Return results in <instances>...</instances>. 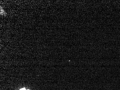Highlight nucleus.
<instances>
[{
  "label": "nucleus",
  "mask_w": 120,
  "mask_h": 90,
  "mask_svg": "<svg viewBox=\"0 0 120 90\" xmlns=\"http://www.w3.org/2000/svg\"><path fill=\"white\" fill-rule=\"evenodd\" d=\"M20 90H26L25 88L22 89H21Z\"/></svg>",
  "instance_id": "obj_1"
}]
</instances>
